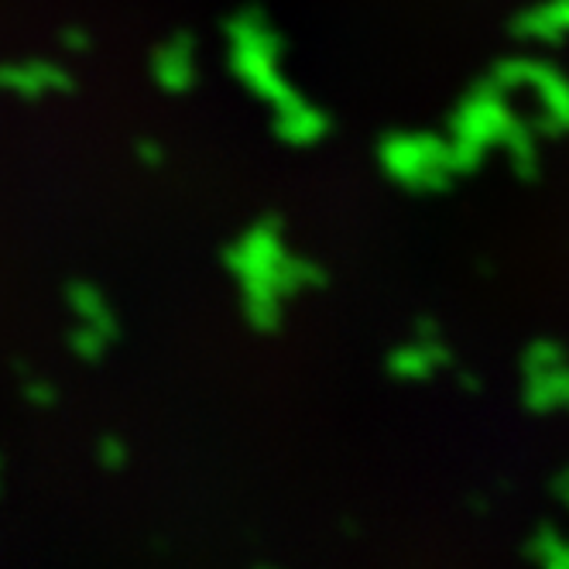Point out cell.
Here are the masks:
<instances>
[{
    "label": "cell",
    "mask_w": 569,
    "mask_h": 569,
    "mask_svg": "<svg viewBox=\"0 0 569 569\" xmlns=\"http://www.w3.org/2000/svg\"><path fill=\"white\" fill-rule=\"evenodd\" d=\"M254 569H278V566H271V562H261V566H254Z\"/></svg>",
    "instance_id": "5b68a950"
},
{
    "label": "cell",
    "mask_w": 569,
    "mask_h": 569,
    "mask_svg": "<svg viewBox=\"0 0 569 569\" xmlns=\"http://www.w3.org/2000/svg\"><path fill=\"white\" fill-rule=\"evenodd\" d=\"M552 495H556V501L569 511V467L556 473V480H552Z\"/></svg>",
    "instance_id": "277c9868"
},
{
    "label": "cell",
    "mask_w": 569,
    "mask_h": 569,
    "mask_svg": "<svg viewBox=\"0 0 569 569\" xmlns=\"http://www.w3.org/2000/svg\"><path fill=\"white\" fill-rule=\"evenodd\" d=\"M539 569H569V539H562V542L539 562Z\"/></svg>",
    "instance_id": "3957f363"
},
{
    "label": "cell",
    "mask_w": 569,
    "mask_h": 569,
    "mask_svg": "<svg viewBox=\"0 0 569 569\" xmlns=\"http://www.w3.org/2000/svg\"><path fill=\"white\" fill-rule=\"evenodd\" d=\"M562 539H566V536L559 532V528H556L552 521H542V525H536V532L528 536V542H525V556L539 566V562H542V559H546V556H549Z\"/></svg>",
    "instance_id": "6da1fadb"
},
{
    "label": "cell",
    "mask_w": 569,
    "mask_h": 569,
    "mask_svg": "<svg viewBox=\"0 0 569 569\" xmlns=\"http://www.w3.org/2000/svg\"><path fill=\"white\" fill-rule=\"evenodd\" d=\"M100 463L107 470H120L128 463V450H124V442H117V439H107L100 442Z\"/></svg>",
    "instance_id": "7a4b0ae2"
}]
</instances>
